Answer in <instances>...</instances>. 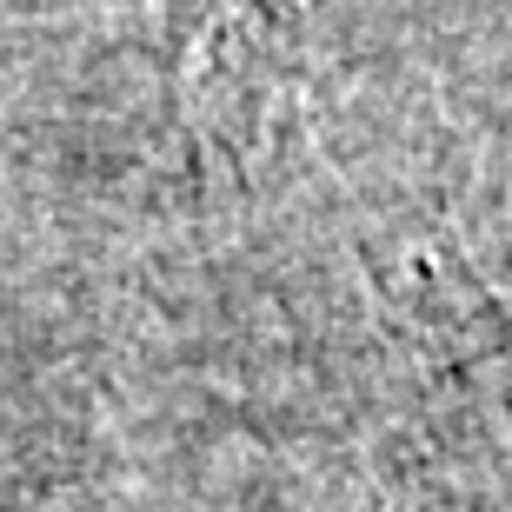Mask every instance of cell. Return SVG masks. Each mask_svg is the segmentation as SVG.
<instances>
[{"mask_svg":"<svg viewBox=\"0 0 512 512\" xmlns=\"http://www.w3.org/2000/svg\"><path fill=\"white\" fill-rule=\"evenodd\" d=\"M173 40H180V94L187 100H227L280 60L293 0H167Z\"/></svg>","mask_w":512,"mask_h":512,"instance_id":"6da1fadb","label":"cell"}]
</instances>
